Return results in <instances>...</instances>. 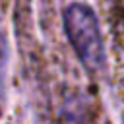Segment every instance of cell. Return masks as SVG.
<instances>
[{"label":"cell","instance_id":"cell-1","mask_svg":"<svg viewBox=\"0 0 124 124\" xmlns=\"http://www.w3.org/2000/svg\"><path fill=\"white\" fill-rule=\"evenodd\" d=\"M64 29L79 62L89 72H101L105 68L107 56L95 12L83 2L70 4L64 10Z\"/></svg>","mask_w":124,"mask_h":124},{"label":"cell","instance_id":"cell-2","mask_svg":"<svg viewBox=\"0 0 124 124\" xmlns=\"http://www.w3.org/2000/svg\"><path fill=\"white\" fill-rule=\"evenodd\" d=\"M6 78H8V43L0 33V112L6 105Z\"/></svg>","mask_w":124,"mask_h":124}]
</instances>
